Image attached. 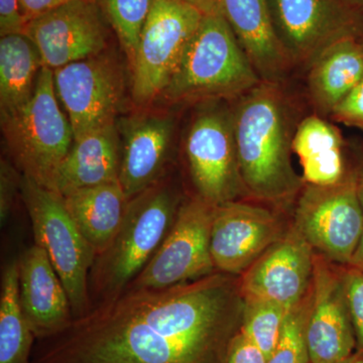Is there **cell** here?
I'll return each instance as SVG.
<instances>
[{"label":"cell","mask_w":363,"mask_h":363,"mask_svg":"<svg viewBox=\"0 0 363 363\" xmlns=\"http://www.w3.org/2000/svg\"><path fill=\"white\" fill-rule=\"evenodd\" d=\"M1 130L14 167L50 189L75 140L57 97L51 69L43 66L33 96L23 106L1 116Z\"/></svg>","instance_id":"5"},{"label":"cell","mask_w":363,"mask_h":363,"mask_svg":"<svg viewBox=\"0 0 363 363\" xmlns=\"http://www.w3.org/2000/svg\"><path fill=\"white\" fill-rule=\"evenodd\" d=\"M220 13L260 80L281 84L293 66L274 33L267 0H220Z\"/></svg>","instance_id":"19"},{"label":"cell","mask_w":363,"mask_h":363,"mask_svg":"<svg viewBox=\"0 0 363 363\" xmlns=\"http://www.w3.org/2000/svg\"><path fill=\"white\" fill-rule=\"evenodd\" d=\"M311 245L290 225L238 277L243 300L269 301L291 309L307 296L314 272Z\"/></svg>","instance_id":"16"},{"label":"cell","mask_w":363,"mask_h":363,"mask_svg":"<svg viewBox=\"0 0 363 363\" xmlns=\"http://www.w3.org/2000/svg\"><path fill=\"white\" fill-rule=\"evenodd\" d=\"M347 266L353 267V269H357L363 274V231L360 240L358 241L357 247L355 248Z\"/></svg>","instance_id":"36"},{"label":"cell","mask_w":363,"mask_h":363,"mask_svg":"<svg viewBox=\"0 0 363 363\" xmlns=\"http://www.w3.org/2000/svg\"><path fill=\"white\" fill-rule=\"evenodd\" d=\"M226 100L202 102L187 138L185 152L195 196L218 206L247 195L241 177L233 107Z\"/></svg>","instance_id":"7"},{"label":"cell","mask_w":363,"mask_h":363,"mask_svg":"<svg viewBox=\"0 0 363 363\" xmlns=\"http://www.w3.org/2000/svg\"><path fill=\"white\" fill-rule=\"evenodd\" d=\"M330 117L337 123L363 130V79L339 102Z\"/></svg>","instance_id":"31"},{"label":"cell","mask_w":363,"mask_h":363,"mask_svg":"<svg viewBox=\"0 0 363 363\" xmlns=\"http://www.w3.org/2000/svg\"><path fill=\"white\" fill-rule=\"evenodd\" d=\"M293 152L298 157L307 185H334L350 174L344 160L342 135L334 124L317 114L298 124Z\"/></svg>","instance_id":"23"},{"label":"cell","mask_w":363,"mask_h":363,"mask_svg":"<svg viewBox=\"0 0 363 363\" xmlns=\"http://www.w3.org/2000/svg\"><path fill=\"white\" fill-rule=\"evenodd\" d=\"M293 225L315 252L339 266H347L363 231L355 169L334 185L305 184Z\"/></svg>","instance_id":"9"},{"label":"cell","mask_w":363,"mask_h":363,"mask_svg":"<svg viewBox=\"0 0 363 363\" xmlns=\"http://www.w3.org/2000/svg\"><path fill=\"white\" fill-rule=\"evenodd\" d=\"M62 199L96 257L121 228L130 202L119 181L78 189L62 195Z\"/></svg>","instance_id":"21"},{"label":"cell","mask_w":363,"mask_h":363,"mask_svg":"<svg viewBox=\"0 0 363 363\" xmlns=\"http://www.w3.org/2000/svg\"><path fill=\"white\" fill-rule=\"evenodd\" d=\"M121 125L119 182L128 199L164 179L174 133V118L142 114Z\"/></svg>","instance_id":"17"},{"label":"cell","mask_w":363,"mask_h":363,"mask_svg":"<svg viewBox=\"0 0 363 363\" xmlns=\"http://www.w3.org/2000/svg\"><path fill=\"white\" fill-rule=\"evenodd\" d=\"M288 227L267 208L236 200L215 206L210 250L217 272L240 277Z\"/></svg>","instance_id":"15"},{"label":"cell","mask_w":363,"mask_h":363,"mask_svg":"<svg viewBox=\"0 0 363 363\" xmlns=\"http://www.w3.org/2000/svg\"><path fill=\"white\" fill-rule=\"evenodd\" d=\"M355 174H357V192L358 200H359L360 206H362L363 211V162L357 169H355Z\"/></svg>","instance_id":"37"},{"label":"cell","mask_w":363,"mask_h":363,"mask_svg":"<svg viewBox=\"0 0 363 363\" xmlns=\"http://www.w3.org/2000/svg\"><path fill=\"white\" fill-rule=\"evenodd\" d=\"M288 311L284 306L269 301L245 300L241 332L267 359L278 344Z\"/></svg>","instance_id":"26"},{"label":"cell","mask_w":363,"mask_h":363,"mask_svg":"<svg viewBox=\"0 0 363 363\" xmlns=\"http://www.w3.org/2000/svg\"><path fill=\"white\" fill-rule=\"evenodd\" d=\"M25 35L54 71L104 52L106 28L99 1L75 0L40 14L26 25Z\"/></svg>","instance_id":"13"},{"label":"cell","mask_w":363,"mask_h":363,"mask_svg":"<svg viewBox=\"0 0 363 363\" xmlns=\"http://www.w3.org/2000/svg\"><path fill=\"white\" fill-rule=\"evenodd\" d=\"M306 338L310 363H339L357 350L342 266L317 252Z\"/></svg>","instance_id":"14"},{"label":"cell","mask_w":363,"mask_h":363,"mask_svg":"<svg viewBox=\"0 0 363 363\" xmlns=\"http://www.w3.org/2000/svg\"><path fill=\"white\" fill-rule=\"evenodd\" d=\"M339 363H363V354L355 351L350 357L346 358V359Z\"/></svg>","instance_id":"39"},{"label":"cell","mask_w":363,"mask_h":363,"mask_svg":"<svg viewBox=\"0 0 363 363\" xmlns=\"http://www.w3.org/2000/svg\"><path fill=\"white\" fill-rule=\"evenodd\" d=\"M243 308L238 277L219 272L126 290L40 340L30 363H226Z\"/></svg>","instance_id":"1"},{"label":"cell","mask_w":363,"mask_h":363,"mask_svg":"<svg viewBox=\"0 0 363 363\" xmlns=\"http://www.w3.org/2000/svg\"><path fill=\"white\" fill-rule=\"evenodd\" d=\"M235 100L234 136L247 195L279 206L292 201L305 183L293 166L296 126L281 84L260 81Z\"/></svg>","instance_id":"2"},{"label":"cell","mask_w":363,"mask_h":363,"mask_svg":"<svg viewBox=\"0 0 363 363\" xmlns=\"http://www.w3.org/2000/svg\"><path fill=\"white\" fill-rule=\"evenodd\" d=\"M260 81L225 18L204 16L162 97L175 104L238 99Z\"/></svg>","instance_id":"4"},{"label":"cell","mask_w":363,"mask_h":363,"mask_svg":"<svg viewBox=\"0 0 363 363\" xmlns=\"http://www.w3.org/2000/svg\"><path fill=\"white\" fill-rule=\"evenodd\" d=\"M128 58L135 61L140 33L155 0H100Z\"/></svg>","instance_id":"27"},{"label":"cell","mask_w":363,"mask_h":363,"mask_svg":"<svg viewBox=\"0 0 363 363\" xmlns=\"http://www.w3.org/2000/svg\"><path fill=\"white\" fill-rule=\"evenodd\" d=\"M274 33L292 66L309 68L327 48L363 39V16L342 0H267Z\"/></svg>","instance_id":"10"},{"label":"cell","mask_w":363,"mask_h":363,"mask_svg":"<svg viewBox=\"0 0 363 363\" xmlns=\"http://www.w3.org/2000/svg\"><path fill=\"white\" fill-rule=\"evenodd\" d=\"M362 40V44H363V39Z\"/></svg>","instance_id":"40"},{"label":"cell","mask_w":363,"mask_h":363,"mask_svg":"<svg viewBox=\"0 0 363 363\" xmlns=\"http://www.w3.org/2000/svg\"><path fill=\"white\" fill-rule=\"evenodd\" d=\"M262 350L240 331L236 334L229 348L226 363H267Z\"/></svg>","instance_id":"32"},{"label":"cell","mask_w":363,"mask_h":363,"mask_svg":"<svg viewBox=\"0 0 363 363\" xmlns=\"http://www.w3.org/2000/svg\"><path fill=\"white\" fill-rule=\"evenodd\" d=\"M203 16L182 0H155L130 66L136 106H147L164 94Z\"/></svg>","instance_id":"8"},{"label":"cell","mask_w":363,"mask_h":363,"mask_svg":"<svg viewBox=\"0 0 363 363\" xmlns=\"http://www.w3.org/2000/svg\"><path fill=\"white\" fill-rule=\"evenodd\" d=\"M189 6L195 7L196 9L204 16H213L220 13V0H182Z\"/></svg>","instance_id":"35"},{"label":"cell","mask_w":363,"mask_h":363,"mask_svg":"<svg viewBox=\"0 0 363 363\" xmlns=\"http://www.w3.org/2000/svg\"><path fill=\"white\" fill-rule=\"evenodd\" d=\"M308 88L319 113L329 116L363 79V44L344 39L327 48L309 66Z\"/></svg>","instance_id":"22"},{"label":"cell","mask_w":363,"mask_h":363,"mask_svg":"<svg viewBox=\"0 0 363 363\" xmlns=\"http://www.w3.org/2000/svg\"><path fill=\"white\" fill-rule=\"evenodd\" d=\"M342 274L357 339L355 351L363 354V274L348 266H342Z\"/></svg>","instance_id":"29"},{"label":"cell","mask_w":363,"mask_h":363,"mask_svg":"<svg viewBox=\"0 0 363 363\" xmlns=\"http://www.w3.org/2000/svg\"><path fill=\"white\" fill-rule=\"evenodd\" d=\"M342 1L363 16V0H342Z\"/></svg>","instance_id":"38"},{"label":"cell","mask_w":363,"mask_h":363,"mask_svg":"<svg viewBox=\"0 0 363 363\" xmlns=\"http://www.w3.org/2000/svg\"><path fill=\"white\" fill-rule=\"evenodd\" d=\"M26 25L20 0H0V37L23 33Z\"/></svg>","instance_id":"33"},{"label":"cell","mask_w":363,"mask_h":363,"mask_svg":"<svg viewBox=\"0 0 363 363\" xmlns=\"http://www.w3.org/2000/svg\"><path fill=\"white\" fill-rule=\"evenodd\" d=\"M214 209L195 195L184 199L161 247L126 290L169 288L216 272L210 250Z\"/></svg>","instance_id":"11"},{"label":"cell","mask_w":363,"mask_h":363,"mask_svg":"<svg viewBox=\"0 0 363 363\" xmlns=\"http://www.w3.org/2000/svg\"><path fill=\"white\" fill-rule=\"evenodd\" d=\"M310 291L300 303L286 313L278 344L267 363H310L306 338Z\"/></svg>","instance_id":"28"},{"label":"cell","mask_w":363,"mask_h":363,"mask_svg":"<svg viewBox=\"0 0 363 363\" xmlns=\"http://www.w3.org/2000/svg\"><path fill=\"white\" fill-rule=\"evenodd\" d=\"M21 306L38 340L66 330L74 320L68 294L47 252L26 248L18 259Z\"/></svg>","instance_id":"18"},{"label":"cell","mask_w":363,"mask_h":363,"mask_svg":"<svg viewBox=\"0 0 363 363\" xmlns=\"http://www.w3.org/2000/svg\"><path fill=\"white\" fill-rule=\"evenodd\" d=\"M52 74L57 97L75 140L116 123L124 92L123 71L116 60L102 52Z\"/></svg>","instance_id":"12"},{"label":"cell","mask_w":363,"mask_h":363,"mask_svg":"<svg viewBox=\"0 0 363 363\" xmlns=\"http://www.w3.org/2000/svg\"><path fill=\"white\" fill-rule=\"evenodd\" d=\"M183 200L166 178L131 198L121 228L91 269L92 307L118 297L138 278L166 238Z\"/></svg>","instance_id":"3"},{"label":"cell","mask_w":363,"mask_h":363,"mask_svg":"<svg viewBox=\"0 0 363 363\" xmlns=\"http://www.w3.org/2000/svg\"><path fill=\"white\" fill-rule=\"evenodd\" d=\"M21 174L11 162L1 160L0 164V221L6 223L13 210L14 199L21 192Z\"/></svg>","instance_id":"30"},{"label":"cell","mask_w":363,"mask_h":363,"mask_svg":"<svg viewBox=\"0 0 363 363\" xmlns=\"http://www.w3.org/2000/svg\"><path fill=\"white\" fill-rule=\"evenodd\" d=\"M20 193L35 245L47 252L65 286L74 319L84 316L92 308L89 274L96 253L76 226L61 195L23 175Z\"/></svg>","instance_id":"6"},{"label":"cell","mask_w":363,"mask_h":363,"mask_svg":"<svg viewBox=\"0 0 363 363\" xmlns=\"http://www.w3.org/2000/svg\"><path fill=\"white\" fill-rule=\"evenodd\" d=\"M20 1L23 16L28 23L40 14L68 4V2L75 1V0H20ZM96 1H99V0H96Z\"/></svg>","instance_id":"34"},{"label":"cell","mask_w":363,"mask_h":363,"mask_svg":"<svg viewBox=\"0 0 363 363\" xmlns=\"http://www.w3.org/2000/svg\"><path fill=\"white\" fill-rule=\"evenodd\" d=\"M121 162V138L114 123L74 140L50 190L62 196L119 181Z\"/></svg>","instance_id":"20"},{"label":"cell","mask_w":363,"mask_h":363,"mask_svg":"<svg viewBox=\"0 0 363 363\" xmlns=\"http://www.w3.org/2000/svg\"><path fill=\"white\" fill-rule=\"evenodd\" d=\"M43 60L25 33L0 39V116L23 106L33 96Z\"/></svg>","instance_id":"24"},{"label":"cell","mask_w":363,"mask_h":363,"mask_svg":"<svg viewBox=\"0 0 363 363\" xmlns=\"http://www.w3.org/2000/svg\"><path fill=\"white\" fill-rule=\"evenodd\" d=\"M35 336L20 296L18 259L7 262L0 289V363H30Z\"/></svg>","instance_id":"25"}]
</instances>
